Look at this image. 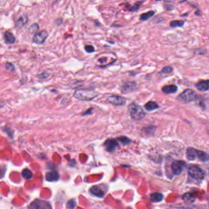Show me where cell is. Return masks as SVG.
I'll list each match as a JSON object with an SVG mask.
<instances>
[{"label": "cell", "instance_id": "cell-1", "mask_svg": "<svg viewBox=\"0 0 209 209\" xmlns=\"http://www.w3.org/2000/svg\"><path fill=\"white\" fill-rule=\"evenodd\" d=\"M98 94L94 90L89 89H81L74 92L73 97L81 101H91L98 97Z\"/></svg>", "mask_w": 209, "mask_h": 209}, {"label": "cell", "instance_id": "cell-2", "mask_svg": "<svg viewBox=\"0 0 209 209\" xmlns=\"http://www.w3.org/2000/svg\"><path fill=\"white\" fill-rule=\"evenodd\" d=\"M200 97H201L196 91L190 89H187L177 97V100L180 103H188L195 101V100L199 99Z\"/></svg>", "mask_w": 209, "mask_h": 209}, {"label": "cell", "instance_id": "cell-3", "mask_svg": "<svg viewBox=\"0 0 209 209\" xmlns=\"http://www.w3.org/2000/svg\"><path fill=\"white\" fill-rule=\"evenodd\" d=\"M128 109L130 116L133 120H139L145 117L146 113L143 108L135 102H132L129 104Z\"/></svg>", "mask_w": 209, "mask_h": 209}, {"label": "cell", "instance_id": "cell-4", "mask_svg": "<svg viewBox=\"0 0 209 209\" xmlns=\"http://www.w3.org/2000/svg\"><path fill=\"white\" fill-rule=\"evenodd\" d=\"M188 173L192 178L196 180H201L204 179L205 176L204 171L198 166H190L189 168Z\"/></svg>", "mask_w": 209, "mask_h": 209}, {"label": "cell", "instance_id": "cell-5", "mask_svg": "<svg viewBox=\"0 0 209 209\" xmlns=\"http://www.w3.org/2000/svg\"><path fill=\"white\" fill-rule=\"evenodd\" d=\"M28 209H52L51 206L47 201L36 199L33 201L28 207Z\"/></svg>", "mask_w": 209, "mask_h": 209}, {"label": "cell", "instance_id": "cell-6", "mask_svg": "<svg viewBox=\"0 0 209 209\" xmlns=\"http://www.w3.org/2000/svg\"><path fill=\"white\" fill-rule=\"evenodd\" d=\"M186 163L182 160H176L173 162L171 164V170L174 175H180L186 167Z\"/></svg>", "mask_w": 209, "mask_h": 209}, {"label": "cell", "instance_id": "cell-7", "mask_svg": "<svg viewBox=\"0 0 209 209\" xmlns=\"http://www.w3.org/2000/svg\"><path fill=\"white\" fill-rule=\"evenodd\" d=\"M48 33L46 30H42L36 33L33 38V42L36 44H42L47 40Z\"/></svg>", "mask_w": 209, "mask_h": 209}, {"label": "cell", "instance_id": "cell-8", "mask_svg": "<svg viewBox=\"0 0 209 209\" xmlns=\"http://www.w3.org/2000/svg\"><path fill=\"white\" fill-rule=\"evenodd\" d=\"M107 101L116 106H122L127 102L126 99L124 97L117 95H111L108 96L107 98Z\"/></svg>", "mask_w": 209, "mask_h": 209}, {"label": "cell", "instance_id": "cell-9", "mask_svg": "<svg viewBox=\"0 0 209 209\" xmlns=\"http://www.w3.org/2000/svg\"><path fill=\"white\" fill-rule=\"evenodd\" d=\"M103 145L105 147L107 151L109 152H113L119 146V142L117 139L108 138L104 141Z\"/></svg>", "mask_w": 209, "mask_h": 209}, {"label": "cell", "instance_id": "cell-10", "mask_svg": "<svg viewBox=\"0 0 209 209\" xmlns=\"http://www.w3.org/2000/svg\"><path fill=\"white\" fill-rule=\"evenodd\" d=\"M136 85L135 82H127L122 86L120 91L122 93L131 92L136 88Z\"/></svg>", "mask_w": 209, "mask_h": 209}, {"label": "cell", "instance_id": "cell-11", "mask_svg": "<svg viewBox=\"0 0 209 209\" xmlns=\"http://www.w3.org/2000/svg\"><path fill=\"white\" fill-rule=\"evenodd\" d=\"M196 88L201 91H207L209 90V80L198 81L196 84Z\"/></svg>", "mask_w": 209, "mask_h": 209}, {"label": "cell", "instance_id": "cell-12", "mask_svg": "<svg viewBox=\"0 0 209 209\" xmlns=\"http://www.w3.org/2000/svg\"><path fill=\"white\" fill-rule=\"evenodd\" d=\"M90 192L94 196H97L98 198H103L105 194L103 190L98 185H95L93 186L90 189Z\"/></svg>", "mask_w": 209, "mask_h": 209}, {"label": "cell", "instance_id": "cell-13", "mask_svg": "<svg viewBox=\"0 0 209 209\" xmlns=\"http://www.w3.org/2000/svg\"><path fill=\"white\" fill-rule=\"evenodd\" d=\"M197 149L193 148H189L186 149V158L190 161H194L197 157Z\"/></svg>", "mask_w": 209, "mask_h": 209}, {"label": "cell", "instance_id": "cell-14", "mask_svg": "<svg viewBox=\"0 0 209 209\" xmlns=\"http://www.w3.org/2000/svg\"><path fill=\"white\" fill-rule=\"evenodd\" d=\"M59 179V174L56 171L48 172L45 174V179L48 182L58 181Z\"/></svg>", "mask_w": 209, "mask_h": 209}, {"label": "cell", "instance_id": "cell-15", "mask_svg": "<svg viewBox=\"0 0 209 209\" xmlns=\"http://www.w3.org/2000/svg\"><path fill=\"white\" fill-rule=\"evenodd\" d=\"M4 39L5 40V43L8 45H11L14 44L16 40L14 35L10 31H6L5 33Z\"/></svg>", "mask_w": 209, "mask_h": 209}, {"label": "cell", "instance_id": "cell-16", "mask_svg": "<svg viewBox=\"0 0 209 209\" xmlns=\"http://www.w3.org/2000/svg\"><path fill=\"white\" fill-rule=\"evenodd\" d=\"M161 90L163 92H164L166 94H174L177 92L178 90V88L177 86L174 85H166L162 88Z\"/></svg>", "mask_w": 209, "mask_h": 209}, {"label": "cell", "instance_id": "cell-17", "mask_svg": "<svg viewBox=\"0 0 209 209\" xmlns=\"http://www.w3.org/2000/svg\"><path fill=\"white\" fill-rule=\"evenodd\" d=\"M28 22V17L27 15H23L19 17V18L17 20L16 27L18 28H22L25 27Z\"/></svg>", "mask_w": 209, "mask_h": 209}, {"label": "cell", "instance_id": "cell-18", "mask_svg": "<svg viewBox=\"0 0 209 209\" xmlns=\"http://www.w3.org/2000/svg\"><path fill=\"white\" fill-rule=\"evenodd\" d=\"M159 107H159L158 104L155 101H150L148 103H146L144 105L145 109L147 111H154V110L158 109Z\"/></svg>", "mask_w": 209, "mask_h": 209}, {"label": "cell", "instance_id": "cell-19", "mask_svg": "<svg viewBox=\"0 0 209 209\" xmlns=\"http://www.w3.org/2000/svg\"><path fill=\"white\" fill-rule=\"evenodd\" d=\"M155 130H156L155 126H154V125H150V126H148V127L142 128L141 131L143 132V133H144L145 135L150 136L154 134Z\"/></svg>", "mask_w": 209, "mask_h": 209}, {"label": "cell", "instance_id": "cell-20", "mask_svg": "<svg viewBox=\"0 0 209 209\" xmlns=\"http://www.w3.org/2000/svg\"><path fill=\"white\" fill-rule=\"evenodd\" d=\"M183 200L188 203H193L195 201V196L193 193L188 192L182 196Z\"/></svg>", "mask_w": 209, "mask_h": 209}, {"label": "cell", "instance_id": "cell-21", "mask_svg": "<svg viewBox=\"0 0 209 209\" xmlns=\"http://www.w3.org/2000/svg\"><path fill=\"white\" fill-rule=\"evenodd\" d=\"M197 157L202 162H207L209 160V155L202 151H197Z\"/></svg>", "mask_w": 209, "mask_h": 209}, {"label": "cell", "instance_id": "cell-22", "mask_svg": "<svg viewBox=\"0 0 209 209\" xmlns=\"http://www.w3.org/2000/svg\"><path fill=\"white\" fill-rule=\"evenodd\" d=\"M164 196L161 193H154L151 195V200L154 202H161Z\"/></svg>", "mask_w": 209, "mask_h": 209}, {"label": "cell", "instance_id": "cell-23", "mask_svg": "<svg viewBox=\"0 0 209 209\" xmlns=\"http://www.w3.org/2000/svg\"><path fill=\"white\" fill-rule=\"evenodd\" d=\"M154 14H155V12L153 11H150L148 12L143 13L140 15V17H139L140 20H141V21L148 20L149 18H152L154 15Z\"/></svg>", "mask_w": 209, "mask_h": 209}, {"label": "cell", "instance_id": "cell-24", "mask_svg": "<svg viewBox=\"0 0 209 209\" xmlns=\"http://www.w3.org/2000/svg\"><path fill=\"white\" fill-rule=\"evenodd\" d=\"M22 176L23 177V178L25 180H30L31 179L33 176V173L30 170L28 169V168H25L22 171Z\"/></svg>", "mask_w": 209, "mask_h": 209}, {"label": "cell", "instance_id": "cell-25", "mask_svg": "<svg viewBox=\"0 0 209 209\" xmlns=\"http://www.w3.org/2000/svg\"><path fill=\"white\" fill-rule=\"evenodd\" d=\"M184 21L183 20H173L170 22V27L172 28L181 27L184 25Z\"/></svg>", "mask_w": 209, "mask_h": 209}, {"label": "cell", "instance_id": "cell-26", "mask_svg": "<svg viewBox=\"0 0 209 209\" xmlns=\"http://www.w3.org/2000/svg\"><path fill=\"white\" fill-rule=\"evenodd\" d=\"M117 140L118 141V142H120V143H122L123 145L129 144L132 142V140L130 138L125 136H122L117 138Z\"/></svg>", "mask_w": 209, "mask_h": 209}, {"label": "cell", "instance_id": "cell-27", "mask_svg": "<svg viewBox=\"0 0 209 209\" xmlns=\"http://www.w3.org/2000/svg\"><path fill=\"white\" fill-rule=\"evenodd\" d=\"M39 29V26L37 23H33L32 25L30 26V28H29V31L30 33L32 34H36V33H37V31Z\"/></svg>", "mask_w": 209, "mask_h": 209}, {"label": "cell", "instance_id": "cell-28", "mask_svg": "<svg viewBox=\"0 0 209 209\" xmlns=\"http://www.w3.org/2000/svg\"><path fill=\"white\" fill-rule=\"evenodd\" d=\"M142 3H143L142 1L136 2L133 7H131V8L130 9V12H136V11H137L139 9V8L141 7V6Z\"/></svg>", "mask_w": 209, "mask_h": 209}, {"label": "cell", "instance_id": "cell-29", "mask_svg": "<svg viewBox=\"0 0 209 209\" xmlns=\"http://www.w3.org/2000/svg\"><path fill=\"white\" fill-rule=\"evenodd\" d=\"M173 68L171 66H166L164 67H163L161 70V73H163V74H168L170 73L171 72H173Z\"/></svg>", "mask_w": 209, "mask_h": 209}, {"label": "cell", "instance_id": "cell-30", "mask_svg": "<svg viewBox=\"0 0 209 209\" xmlns=\"http://www.w3.org/2000/svg\"><path fill=\"white\" fill-rule=\"evenodd\" d=\"M67 206L69 209H74V208L76 207V201L74 199L69 201L67 204Z\"/></svg>", "mask_w": 209, "mask_h": 209}, {"label": "cell", "instance_id": "cell-31", "mask_svg": "<svg viewBox=\"0 0 209 209\" xmlns=\"http://www.w3.org/2000/svg\"><path fill=\"white\" fill-rule=\"evenodd\" d=\"M85 50L88 53H93L95 51L94 47L92 45H86L85 47Z\"/></svg>", "mask_w": 209, "mask_h": 209}, {"label": "cell", "instance_id": "cell-32", "mask_svg": "<svg viewBox=\"0 0 209 209\" xmlns=\"http://www.w3.org/2000/svg\"><path fill=\"white\" fill-rule=\"evenodd\" d=\"M92 110H93V108H91L88 109L87 111H86L85 112L83 113L82 114V115H83V116H87V115H90V114H92Z\"/></svg>", "mask_w": 209, "mask_h": 209}, {"label": "cell", "instance_id": "cell-33", "mask_svg": "<svg viewBox=\"0 0 209 209\" xmlns=\"http://www.w3.org/2000/svg\"><path fill=\"white\" fill-rule=\"evenodd\" d=\"M40 75L39 77H40V78H42V79H45V78H48V77L50 76V74L48 73H47V72H44V73H42L41 75Z\"/></svg>", "mask_w": 209, "mask_h": 209}, {"label": "cell", "instance_id": "cell-34", "mask_svg": "<svg viewBox=\"0 0 209 209\" xmlns=\"http://www.w3.org/2000/svg\"><path fill=\"white\" fill-rule=\"evenodd\" d=\"M5 175V169H3V168H1V167H0V179L3 178Z\"/></svg>", "mask_w": 209, "mask_h": 209}, {"label": "cell", "instance_id": "cell-35", "mask_svg": "<svg viewBox=\"0 0 209 209\" xmlns=\"http://www.w3.org/2000/svg\"><path fill=\"white\" fill-rule=\"evenodd\" d=\"M62 18H58L55 21V23L57 25H60L62 24Z\"/></svg>", "mask_w": 209, "mask_h": 209}, {"label": "cell", "instance_id": "cell-36", "mask_svg": "<svg viewBox=\"0 0 209 209\" xmlns=\"http://www.w3.org/2000/svg\"><path fill=\"white\" fill-rule=\"evenodd\" d=\"M165 8H166V9L167 10H169V11H170V10H173L174 8L173 6H170V5H167V6H165Z\"/></svg>", "mask_w": 209, "mask_h": 209}, {"label": "cell", "instance_id": "cell-37", "mask_svg": "<svg viewBox=\"0 0 209 209\" xmlns=\"http://www.w3.org/2000/svg\"><path fill=\"white\" fill-rule=\"evenodd\" d=\"M163 1L166 3H173L174 2V0H163Z\"/></svg>", "mask_w": 209, "mask_h": 209}, {"label": "cell", "instance_id": "cell-38", "mask_svg": "<svg viewBox=\"0 0 209 209\" xmlns=\"http://www.w3.org/2000/svg\"><path fill=\"white\" fill-rule=\"evenodd\" d=\"M156 1H161V0H156Z\"/></svg>", "mask_w": 209, "mask_h": 209}]
</instances>
